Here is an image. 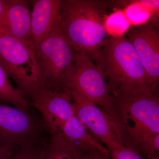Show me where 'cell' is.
Here are the masks:
<instances>
[{
	"instance_id": "2e32d148",
	"label": "cell",
	"mask_w": 159,
	"mask_h": 159,
	"mask_svg": "<svg viewBox=\"0 0 159 159\" xmlns=\"http://www.w3.org/2000/svg\"><path fill=\"white\" fill-rule=\"evenodd\" d=\"M130 25L123 11L118 10L107 16L104 23L107 33L111 37L123 36L128 31Z\"/></svg>"
},
{
	"instance_id": "9c48e42d",
	"label": "cell",
	"mask_w": 159,
	"mask_h": 159,
	"mask_svg": "<svg viewBox=\"0 0 159 159\" xmlns=\"http://www.w3.org/2000/svg\"><path fill=\"white\" fill-rule=\"evenodd\" d=\"M71 93L76 116L90 133L105 145L109 152L124 145L116 125L104 111L80 94Z\"/></svg>"
},
{
	"instance_id": "ac0fdd59",
	"label": "cell",
	"mask_w": 159,
	"mask_h": 159,
	"mask_svg": "<svg viewBox=\"0 0 159 159\" xmlns=\"http://www.w3.org/2000/svg\"><path fill=\"white\" fill-rule=\"evenodd\" d=\"M45 140L33 147L19 148L10 159H40Z\"/></svg>"
},
{
	"instance_id": "44dd1931",
	"label": "cell",
	"mask_w": 159,
	"mask_h": 159,
	"mask_svg": "<svg viewBox=\"0 0 159 159\" xmlns=\"http://www.w3.org/2000/svg\"><path fill=\"white\" fill-rule=\"evenodd\" d=\"M18 148L14 145H0V159H10Z\"/></svg>"
},
{
	"instance_id": "8fae6325",
	"label": "cell",
	"mask_w": 159,
	"mask_h": 159,
	"mask_svg": "<svg viewBox=\"0 0 159 159\" xmlns=\"http://www.w3.org/2000/svg\"><path fill=\"white\" fill-rule=\"evenodd\" d=\"M31 1L6 0L0 28L17 39L31 42Z\"/></svg>"
},
{
	"instance_id": "603a6c76",
	"label": "cell",
	"mask_w": 159,
	"mask_h": 159,
	"mask_svg": "<svg viewBox=\"0 0 159 159\" xmlns=\"http://www.w3.org/2000/svg\"><path fill=\"white\" fill-rule=\"evenodd\" d=\"M6 0H0V21L2 16L4 9H5Z\"/></svg>"
},
{
	"instance_id": "30bf717a",
	"label": "cell",
	"mask_w": 159,
	"mask_h": 159,
	"mask_svg": "<svg viewBox=\"0 0 159 159\" xmlns=\"http://www.w3.org/2000/svg\"><path fill=\"white\" fill-rule=\"evenodd\" d=\"M136 51L147 75L148 85L158 92L159 83L158 24L150 22L129 29L126 33Z\"/></svg>"
},
{
	"instance_id": "5bb4252c",
	"label": "cell",
	"mask_w": 159,
	"mask_h": 159,
	"mask_svg": "<svg viewBox=\"0 0 159 159\" xmlns=\"http://www.w3.org/2000/svg\"><path fill=\"white\" fill-rule=\"evenodd\" d=\"M84 155L68 145L59 136L50 135L44 142L40 159H84Z\"/></svg>"
},
{
	"instance_id": "ba28073f",
	"label": "cell",
	"mask_w": 159,
	"mask_h": 159,
	"mask_svg": "<svg viewBox=\"0 0 159 159\" xmlns=\"http://www.w3.org/2000/svg\"><path fill=\"white\" fill-rule=\"evenodd\" d=\"M29 97L30 106L41 113L44 127L50 135L57 134L61 125L76 115L69 90H51L41 84Z\"/></svg>"
},
{
	"instance_id": "9a60e30c",
	"label": "cell",
	"mask_w": 159,
	"mask_h": 159,
	"mask_svg": "<svg viewBox=\"0 0 159 159\" xmlns=\"http://www.w3.org/2000/svg\"><path fill=\"white\" fill-rule=\"evenodd\" d=\"M0 103L13 105L20 110L29 111L30 102L17 88L11 84L6 71L0 64Z\"/></svg>"
},
{
	"instance_id": "7a4b0ae2",
	"label": "cell",
	"mask_w": 159,
	"mask_h": 159,
	"mask_svg": "<svg viewBox=\"0 0 159 159\" xmlns=\"http://www.w3.org/2000/svg\"><path fill=\"white\" fill-rule=\"evenodd\" d=\"M112 2L102 0H61L59 29L77 51L93 61L106 39L104 23Z\"/></svg>"
},
{
	"instance_id": "4fadbf2b",
	"label": "cell",
	"mask_w": 159,
	"mask_h": 159,
	"mask_svg": "<svg viewBox=\"0 0 159 159\" xmlns=\"http://www.w3.org/2000/svg\"><path fill=\"white\" fill-rule=\"evenodd\" d=\"M54 135L59 136L68 145L83 154L97 150L110 157L107 148L90 133L76 115L65 122Z\"/></svg>"
},
{
	"instance_id": "8992f818",
	"label": "cell",
	"mask_w": 159,
	"mask_h": 159,
	"mask_svg": "<svg viewBox=\"0 0 159 159\" xmlns=\"http://www.w3.org/2000/svg\"><path fill=\"white\" fill-rule=\"evenodd\" d=\"M77 52L58 26L34 46V57L42 84L51 90L60 92L62 77Z\"/></svg>"
},
{
	"instance_id": "e0dca14e",
	"label": "cell",
	"mask_w": 159,
	"mask_h": 159,
	"mask_svg": "<svg viewBox=\"0 0 159 159\" xmlns=\"http://www.w3.org/2000/svg\"><path fill=\"white\" fill-rule=\"evenodd\" d=\"M125 2L129 4L123 11L130 25H141L150 20L152 14L150 11L138 4L136 1Z\"/></svg>"
},
{
	"instance_id": "52a82bcc",
	"label": "cell",
	"mask_w": 159,
	"mask_h": 159,
	"mask_svg": "<svg viewBox=\"0 0 159 159\" xmlns=\"http://www.w3.org/2000/svg\"><path fill=\"white\" fill-rule=\"evenodd\" d=\"M45 129L29 111L0 103V145H12L19 148L31 147L43 143Z\"/></svg>"
},
{
	"instance_id": "6da1fadb",
	"label": "cell",
	"mask_w": 159,
	"mask_h": 159,
	"mask_svg": "<svg viewBox=\"0 0 159 159\" xmlns=\"http://www.w3.org/2000/svg\"><path fill=\"white\" fill-rule=\"evenodd\" d=\"M110 94L123 145L145 159L159 156L158 93L148 89L133 93L112 91Z\"/></svg>"
},
{
	"instance_id": "7402d4cb",
	"label": "cell",
	"mask_w": 159,
	"mask_h": 159,
	"mask_svg": "<svg viewBox=\"0 0 159 159\" xmlns=\"http://www.w3.org/2000/svg\"><path fill=\"white\" fill-rule=\"evenodd\" d=\"M84 159H111L109 157L101 153L97 150H94L86 154Z\"/></svg>"
},
{
	"instance_id": "7c38bea8",
	"label": "cell",
	"mask_w": 159,
	"mask_h": 159,
	"mask_svg": "<svg viewBox=\"0 0 159 159\" xmlns=\"http://www.w3.org/2000/svg\"><path fill=\"white\" fill-rule=\"evenodd\" d=\"M31 12V42L34 47L57 29L61 0H35Z\"/></svg>"
},
{
	"instance_id": "5b68a950",
	"label": "cell",
	"mask_w": 159,
	"mask_h": 159,
	"mask_svg": "<svg viewBox=\"0 0 159 159\" xmlns=\"http://www.w3.org/2000/svg\"><path fill=\"white\" fill-rule=\"evenodd\" d=\"M0 64L26 97L42 84L32 43L15 38L1 28Z\"/></svg>"
},
{
	"instance_id": "277c9868",
	"label": "cell",
	"mask_w": 159,
	"mask_h": 159,
	"mask_svg": "<svg viewBox=\"0 0 159 159\" xmlns=\"http://www.w3.org/2000/svg\"><path fill=\"white\" fill-rule=\"evenodd\" d=\"M61 91L75 92L90 100L104 111L116 122V114L112 99L105 79L89 56L83 51L63 75Z\"/></svg>"
},
{
	"instance_id": "ffe728a7",
	"label": "cell",
	"mask_w": 159,
	"mask_h": 159,
	"mask_svg": "<svg viewBox=\"0 0 159 159\" xmlns=\"http://www.w3.org/2000/svg\"><path fill=\"white\" fill-rule=\"evenodd\" d=\"M139 5L150 11L151 14H157L159 13V1L158 0H140L136 1Z\"/></svg>"
},
{
	"instance_id": "3957f363",
	"label": "cell",
	"mask_w": 159,
	"mask_h": 159,
	"mask_svg": "<svg viewBox=\"0 0 159 159\" xmlns=\"http://www.w3.org/2000/svg\"><path fill=\"white\" fill-rule=\"evenodd\" d=\"M93 62L103 75L109 93L152 89L135 49L125 35L107 38Z\"/></svg>"
},
{
	"instance_id": "d6986e66",
	"label": "cell",
	"mask_w": 159,
	"mask_h": 159,
	"mask_svg": "<svg viewBox=\"0 0 159 159\" xmlns=\"http://www.w3.org/2000/svg\"><path fill=\"white\" fill-rule=\"evenodd\" d=\"M111 159H145L135 150L122 145L109 152Z\"/></svg>"
}]
</instances>
